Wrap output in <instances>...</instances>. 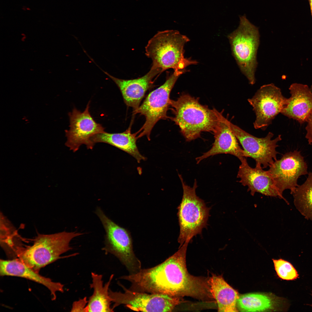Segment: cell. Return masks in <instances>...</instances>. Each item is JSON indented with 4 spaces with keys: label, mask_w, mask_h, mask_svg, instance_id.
I'll return each mask as SVG.
<instances>
[{
    "label": "cell",
    "mask_w": 312,
    "mask_h": 312,
    "mask_svg": "<svg viewBox=\"0 0 312 312\" xmlns=\"http://www.w3.org/2000/svg\"><path fill=\"white\" fill-rule=\"evenodd\" d=\"M170 106L174 116L170 118L179 126L187 141L198 138L203 132H213L218 120L219 112L187 94H182L176 100L170 99Z\"/></svg>",
    "instance_id": "cell-1"
},
{
    "label": "cell",
    "mask_w": 312,
    "mask_h": 312,
    "mask_svg": "<svg viewBox=\"0 0 312 312\" xmlns=\"http://www.w3.org/2000/svg\"><path fill=\"white\" fill-rule=\"evenodd\" d=\"M189 41L187 36L177 30L159 31L148 41L145 54L152 60V65L163 72L172 68L184 73L187 67L198 62L184 57V46Z\"/></svg>",
    "instance_id": "cell-2"
},
{
    "label": "cell",
    "mask_w": 312,
    "mask_h": 312,
    "mask_svg": "<svg viewBox=\"0 0 312 312\" xmlns=\"http://www.w3.org/2000/svg\"><path fill=\"white\" fill-rule=\"evenodd\" d=\"M83 234L76 231H65L50 235L39 234L32 245L23 247L17 257L38 272L41 268L60 259L61 255L72 249L71 241Z\"/></svg>",
    "instance_id": "cell-3"
},
{
    "label": "cell",
    "mask_w": 312,
    "mask_h": 312,
    "mask_svg": "<svg viewBox=\"0 0 312 312\" xmlns=\"http://www.w3.org/2000/svg\"><path fill=\"white\" fill-rule=\"evenodd\" d=\"M237 28L228 36L232 54L242 73L249 83L255 82L257 65V55L259 43L258 27L252 23L245 14L239 16Z\"/></svg>",
    "instance_id": "cell-4"
},
{
    "label": "cell",
    "mask_w": 312,
    "mask_h": 312,
    "mask_svg": "<svg viewBox=\"0 0 312 312\" xmlns=\"http://www.w3.org/2000/svg\"><path fill=\"white\" fill-rule=\"evenodd\" d=\"M179 176L183 189L182 198L178 207L177 213L180 227L178 241L180 246L186 241H190L194 237L201 233L203 229L207 224L210 208L196 194V180L191 187L185 182L181 174H179Z\"/></svg>",
    "instance_id": "cell-5"
},
{
    "label": "cell",
    "mask_w": 312,
    "mask_h": 312,
    "mask_svg": "<svg viewBox=\"0 0 312 312\" xmlns=\"http://www.w3.org/2000/svg\"><path fill=\"white\" fill-rule=\"evenodd\" d=\"M101 222L106 232L104 246L105 254H112L126 267L129 272H137L141 268L140 261L133 250L131 238L128 231L115 223L97 207L95 212Z\"/></svg>",
    "instance_id": "cell-6"
},
{
    "label": "cell",
    "mask_w": 312,
    "mask_h": 312,
    "mask_svg": "<svg viewBox=\"0 0 312 312\" xmlns=\"http://www.w3.org/2000/svg\"><path fill=\"white\" fill-rule=\"evenodd\" d=\"M183 73L174 71L163 85L149 93L139 107L133 111V114H138L145 118L144 123L138 131L139 133L138 138L146 135L150 140L151 130L156 123L161 119L169 118L167 114L170 106V93L178 79Z\"/></svg>",
    "instance_id": "cell-7"
},
{
    "label": "cell",
    "mask_w": 312,
    "mask_h": 312,
    "mask_svg": "<svg viewBox=\"0 0 312 312\" xmlns=\"http://www.w3.org/2000/svg\"><path fill=\"white\" fill-rule=\"evenodd\" d=\"M118 284L123 289V292L109 290V296L114 303L113 310L123 304L137 311L171 312L181 302L180 298L134 291L127 289L120 282Z\"/></svg>",
    "instance_id": "cell-8"
},
{
    "label": "cell",
    "mask_w": 312,
    "mask_h": 312,
    "mask_svg": "<svg viewBox=\"0 0 312 312\" xmlns=\"http://www.w3.org/2000/svg\"><path fill=\"white\" fill-rule=\"evenodd\" d=\"M287 99L282 95L281 89L274 84L261 86L252 98L248 99L256 116L254 127L266 129L275 117L281 113Z\"/></svg>",
    "instance_id": "cell-9"
},
{
    "label": "cell",
    "mask_w": 312,
    "mask_h": 312,
    "mask_svg": "<svg viewBox=\"0 0 312 312\" xmlns=\"http://www.w3.org/2000/svg\"><path fill=\"white\" fill-rule=\"evenodd\" d=\"M269 167L268 171L274 181L281 199H283L284 191L289 190L292 192L298 185V178L309 173L306 162L300 151L296 150L285 153Z\"/></svg>",
    "instance_id": "cell-10"
},
{
    "label": "cell",
    "mask_w": 312,
    "mask_h": 312,
    "mask_svg": "<svg viewBox=\"0 0 312 312\" xmlns=\"http://www.w3.org/2000/svg\"><path fill=\"white\" fill-rule=\"evenodd\" d=\"M232 132L242 146L243 150L255 160L256 164L263 166V168L270 167L277 160L279 153L276 151L277 143L282 140L279 135L272 139L274 134L269 132L264 138H258L246 132L230 122Z\"/></svg>",
    "instance_id": "cell-11"
},
{
    "label": "cell",
    "mask_w": 312,
    "mask_h": 312,
    "mask_svg": "<svg viewBox=\"0 0 312 312\" xmlns=\"http://www.w3.org/2000/svg\"><path fill=\"white\" fill-rule=\"evenodd\" d=\"M90 102L85 110L81 112L74 108L69 113L70 128L67 130L66 146L74 152L77 151L82 144L88 149H92L90 138L94 135L105 132V129L94 119L89 111Z\"/></svg>",
    "instance_id": "cell-12"
},
{
    "label": "cell",
    "mask_w": 312,
    "mask_h": 312,
    "mask_svg": "<svg viewBox=\"0 0 312 312\" xmlns=\"http://www.w3.org/2000/svg\"><path fill=\"white\" fill-rule=\"evenodd\" d=\"M230 121L219 112V119L213 132L214 141L212 146L207 151L196 157L197 164L209 157L219 154H229L240 161L249 157L248 154L241 148L237 140L230 127Z\"/></svg>",
    "instance_id": "cell-13"
},
{
    "label": "cell",
    "mask_w": 312,
    "mask_h": 312,
    "mask_svg": "<svg viewBox=\"0 0 312 312\" xmlns=\"http://www.w3.org/2000/svg\"><path fill=\"white\" fill-rule=\"evenodd\" d=\"M240 161L237 175L240 179L238 182L244 186L248 187V191H250L252 195L258 192L281 199L274 181L268 170H263L260 164H256L255 168H251L245 157Z\"/></svg>",
    "instance_id": "cell-14"
},
{
    "label": "cell",
    "mask_w": 312,
    "mask_h": 312,
    "mask_svg": "<svg viewBox=\"0 0 312 312\" xmlns=\"http://www.w3.org/2000/svg\"><path fill=\"white\" fill-rule=\"evenodd\" d=\"M116 84L122 94L124 101L133 111L137 109L146 91L153 84V79L163 72L159 68L152 66L150 70L142 77L134 79L126 80L115 77L101 68Z\"/></svg>",
    "instance_id": "cell-15"
},
{
    "label": "cell",
    "mask_w": 312,
    "mask_h": 312,
    "mask_svg": "<svg viewBox=\"0 0 312 312\" xmlns=\"http://www.w3.org/2000/svg\"><path fill=\"white\" fill-rule=\"evenodd\" d=\"M289 89L291 96L281 113L303 123L312 112V91L308 86L297 83L292 84Z\"/></svg>",
    "instance_id": "cell-16"
},
{
    "label": "cell",
    "mask_w": 312,
    "mask_h": 312,
    "mask_svg": "<svg viewBox=\"0 0 312 312\" xmlns=\"http://www.w3.org/2000/svg\"><path fill=\"white\" fill-rule=\"evenodd\" d=\"M1 276H15L25 278L41 284L50 291L53 300L56 298V293L64 292V285L43 276L22 262L19 259L0 261Z\"/></svg>",
    "instance_id": "cell-17"
},
{
    "label": "cell",
    "mask_w": 312,
    "mask_h": 312,
    "mask_svg": "<svg viewBox=\"0 0 312 312\" xmlns=\"http://www.w3.org/2000/svg\"><path fill=\"white\" fill-rule=\"evenodd\" d=\"M131 128L130 125L125 131L121 133H109L105 131L96 134L90 138L91 144L94 147L97 143L108 144L128 153L139 163L146 158L140 153L136 145L138 138L136 136L138 133H132Z\"/></svg>",
    "instance_id": "cell-18"
},
{
    "label": "cell",
    "mask_w": 312,
    "mask_h": 312,
    "mask_svg": "<svg viewBox=\"0 0 312 312\" xmlns=\"http://www.w3.org/2000/svg\"><path fill=\"white\" fill-rule=\"evenodd\" d=\"M211 294L219 312H238L237 302L239 296L222 276L213 275L208 280Z\"/></svg>",
    "instance_id": "cell-19"
},
{
    "label": "cell",
    "mask_w": 312,
    "mask_h": 312,
    "mask_svg": "<svg viewBox=\"0 0 312 312\" xmlns=\"http://www.w3.org/2000/svg\"><path fill=\"white\" fill-rule=\"evenodd\" d=\"M111 275L109 280L104 285L103 276L92 272V283L90 287L93 289L92 295L89 297L87 306V312H113L112 303L109 295V287L114 276Z\"/></svg>",
    "instance_id": "cell-20"
},
{
    "label": "cell",
    "mask_w": 312,
    "mask_h": 312,
    "mask_svg": "<svg viewBox=\"0 0 312 312\" xmlns=\"http://www.w3.org/2000/svg\"><path fill=\"white\" fill-rule=\"evenodd\" d=\"M281 300L270 294L251 293L239 296L237 302L238 309L243 312H261L278 310Z\"/></svg>",
    "instance_id": "cell-21"
},
{
    "label": "cell",
    "mask_w": 312,
    "mask_h": 312,
    "mask_svg": "<svg viewBox=\"0 0 312 312\" xmlns=\"http://www.w3.org/2000/svg\"><path fill=\"white\" fill-rule=\"evenodd\" d=\"M297 210L305 218L312 221V170L305 182L291 193Z\"/></svg>",
    "instance_id": "cell-22"
},
{
    "label": "cell",
    "mask_w": 312,
    "mask_h": 312,
    "mask_svg": "<svg viewBox=\"0 0 312 312\" xmlns=\"http://www.w3.org/2000/svg\"><path fill=\"white\" fill-rule=\"evenodd\" d=\"M272 260L276 274L280 278L292 280L298 277L297 272L290 263L281 259Z\"/></svg>",
    "instance_id": "cell-23"
},
{
    "label": "cell",
    "mask_w": 312,
    "mask_h": 312,
    "mask_svg": "<svg viewBox=\"0 0 312 312\" xmlns=\"http://www.w3.org/2000/svg\"><path fill=\"white\" fill-rule=\"evenodd\" d=\"M88 300L86 297L75 301L71 309L72 312H87V306Z\"/></svg>",
    "instance_id": "cell-24"
},
{
    "label": "cell",
    "mask_w": 312,
    "mask_h": 312,
    "mask_svg": "<svg viewBox=\"0 0 312 312\" xmlns=\"http://www.w3.org/2000/svg\"><path fill=\"white\" fill-rule=\"evenodd\" d=\"M306 122L307 125L305 128L307 131L305 138L307 139L309 144L312 145V112Z\"/></svg>",
    "instance_id": "cell-25"
},
{
    "label": "cell",
    "mask_w": 312,
    "mask_h": 312,
    "mask_svg": "<svg viewBox=\"0 0 312 312\" xmlns=\"http://www.w3.org/2000/svg\"><path fill=\"white\" fill-rule=\"evenodd\" d=\"M311 12L312 18V0H308Z\"/></svg>",
    "instance_id": "cell-26"
},
{
    "label": "cell",
    "mask_w": 312,
    "mask_h": 312,
    "mask_svg": "<svg viewBox=\"0 0 312 312\" xmlns=\"http://www.w3.org/2000/svg\"><path fill=\"white\" fill-rule=\"evenodd\" d=\"M311 306H312V304L311 305Z\"/></svg>",
    "instance_id": "cell-27"
}]
</instances>
